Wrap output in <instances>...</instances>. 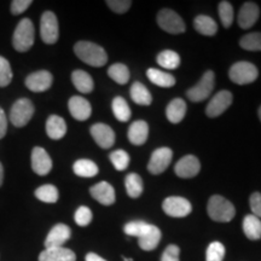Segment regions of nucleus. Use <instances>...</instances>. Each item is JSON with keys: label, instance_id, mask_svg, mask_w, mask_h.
Masks as SVG:
<instances>
[{"label": "nucleus", "instance_id": "393cba45", "mask_svg": "<svg viewBox=\"0 0 261 261\" xmlns=\"http://www.w3.org/2000/svg\"><path fill=\"white\" fill-rule=\"evenodd\" d=\"M71 81H73L75 89L79 91V92L91 93L93 91V79L86 71L74 70L73 74H71Z\"/></svg>", "mask_w": 261, "mask_h": 261}, {"label": "nucleus", "instance_id": "7ed1b4c3", "mask_svg": "<svg viewBox=\"0 0 261 261\" xmlns=\"http://www.w3.org/2000/svg\"><path fill=\"white\" fill-rule=\"evenodd\" d=\"M35 39L34 24L29 18H23L19 21L12 37V45L18 52H27L32 48Z\"/></svg>", "mask_w": 261, "mask_h": 261}, {"label": "nucleus", "instance_id": "a878e982", "mask_svg": "<svg viewBox=\"0 0 261 261\" xmlns=\"http://www.w3.org/2000/svg\"><path fill=\"white\" fill-rule=\"evenodd\" d=\"M194 28L205 37H213L218 32V24L210 16L200 15L194 19Z\"/></svg>", "mask_w": 261, "mask_h": 261}, {"label": "nucleus", "instance_id": "bb28decb", "mask_svg": "<svg viewBox=\"0 0 261 261\" xmlns=\"http://www.w3.org/2000/svg\"><path fill=\"white\" fill-rule=\"evenodd\" d=\"M243 232L250 241L261 238V220L255 215L248 214L243 219Z\"/></svg>", "mask_w": 261, "mask_h": 261}, {"label": "nucleus", "instance_id": "37998d69", "mask_svg": "<svg viewBox=\"0 0 261 261\" xmlns=\"http://www.w3.org/2000/svg\"><path fill=\"white\" fill-rule=\"evenodd\" d=\"M107 5L116 14H125L132 5V2L129 0H108Z\"/></svg>", "mask_w": 261, "mask_h": 261}, {"label": "nucleus", "instance_id": "aec40b11", "mask_svg": "<svg viewBox=\"0 0 261 261\" xmlns=\"http://www.w3.org/2000/svg\"><path fill=\"white\" fill-rule=\"evenodd\" d=\"M128 140L133 145H143L148 140L149 126L144 120H137L130 123L128 132H127Z\"/></svg>", "mask_w": 261, "mask_h": 261}, {"label": "nucleus", "instance_id": "c9c22d12", "mask_svg": "<svg viewBox=\"0 0 261 261\" xmlns=\"http://www.w3.org/2000/svg\"><path fill=\"white\" fill-rule=\"evenodd\" d=\"M240 46L247 51H261V33L254 32L246 34L240 40Z\"/></svg>", "mask_w": 261, "mask_h": 261}, {"label": "nucleus", "instance_id": "58836bf2", "mask_svg": "<svg viewBox=\"0 0 261 261\" xmlns=\"http://www.w3.org/2000/svg\"><path fill=\"white\" fill-rule=\"evenodd\" d=\"M219 17L221 21V24L224 25V28L231 27L233 22V8L232 5L228 2H220L219 3Z\"/></svg>", "mask_w": 261, "mask_h": 261}, {"label": "nucleus", "instance_id": "f8f14e48", "mask_svg": "<svg viewBox=\"0 0 261 261\" xmlns=\"http://www.w3.org/2000/svg\"><path fill=\"white\" fill-rule=\"evenodd\" d=\"M54 76L50 71L39 70L31 75H28L25 79V86L32 92H45L52 86Z\"/></svg>", "mask_w": 261, "mask_h": 261}, {"label": "nucleus", "instance_id": "ddd939ff", "mask_svg": "<svg viewBox=\"0 0 261 261\" xmlns=\"http://www.w3.org/2000/svg\"><path fill=\"white\" fill-rule=\"evenodd\" d=\"M200 169L201 163L198 161V159L194 155H187L177 162L174 172L179 178L189 179L196 177L200 173Z\"/></svg>", "mask_w": 261, "mask_h": 261}, {"label": "nucleus", "instance_id": "3c124183", "mask_svg": "<svg viewBox=\"0 0 261 261\" xmlns=\"http://www.w3.org/2000/svg\"><path fill=\"white\" fill-rule=\"evenodd\" d=\"M257 114H259V119H260V121H261V106L259 108V110H257Z\"/></svg>", "mask_w": 261, "mask_h": 261}, {"label": "nucleus", "instance_id": "603ef678", "mask_svg": "<svg viewBox=\"0 0 261 261\" xmlns=\"http://www.w3.org/2000/svg\"><path fill=\"white\" fill-rule=\"evenodd\" d=\"M123 261H133L132 259H127V257H123Z\"/></svg>", "mask_w": 261, "mask_h": 261}, {"label": "nucleus", "instance_id": "72a5a7b5", "mask_svg": "<svg viewBox=\"0 0 261 261\" xmlns=\"http://www.w3.org/2000/svg\"><path fill=\"white\" fill-rule=\"evenodd\" d=\"M35 197L41 202H45V203H56L60 194H58V189L55 185L46 184L39 187L35 190Z\"/></svg>", "mask_w": 261, "mask_h": 261}, {"label": "nucleus", "instance_id": "f03ea898", "mask_svg": "<svg viewBox=\"0 0 261 261\" xmlns=\"http://www.w3.org/2000/svg\"><path fill=\"white\" fill-rule=\"evenodd\" d=\"M207 212L211 219L218 223H228L233 219L236 214L234 205L220 195H214L210 198Z\"/></svg>", "mask_w": 261, "mask_h": 261}, {"label": "nucleus", "instance_id": "9d476101", "mask_svg": "<svg viewBox=\"0 0 261 261\" xmlns=\"http://www.w3.org/2000/svg\"><path fill=\"white\" fill-rule=\"evenodd\" d=\"M173 159V151L169 148H159L151 154L148 169L151 174H161L171 165Z\"/></svg>", "mask_w": 261, "mask_h": 261}, {"label": "nucleus", "instance_id": "4c0bfd02", "mask_svg": "<svg viewBox=\"0 0 261 261\" xmlns=\"http://www.w3.org/2000/svg\"><path fill=\"white\" fill-rule=\"evenodd\" d=\"M150 226V224L145 223V221L142 220H135V221H129L123 227V231H125L126 234L132 237H140L145 233V231L148 230Z\"/></svg>", "mask_w": 261, "mask_h": 261}, {"label": "nucleus", "instance_id": "a211bd4d", "mask_svg": "<svg viewBox=\"0 0 261 261\" xmlns=\"http://www.w3.org/2000/svg\"><path fill=\"white\" fill-rule=\"evenodd\" d=\"M68 108H69L71 116L77 121H86L92 114V107L89 100L80 96L71 97L68 102Z\"/></svg>", "mask_w": 261, "mask_h": 261}, {"label": "nucleus", "instance_id": "2eb2a0df", "mask_svg": "<svg viewBox=\"0 0 261 261\" xmlns=\"http://www.w3.org/2000/svg\"><path fill=\"white\" fill-rule=\"evenodd\" d=\"M260 16V9L253 2H247L242 5L238 12L237 22L242 29H249L256 23Z\"/></svg>", "mask_w": 261, "mask_h": 261}, {"label": "nucleus", "instance_id": "20e7f679", "mask_svg": "<svg viewBox=\"0 0 261 261\" xmlns=\"http://www.w3.org/2000/svg\"><path fill=\"white\" fill-rule=\"evenodd\" d=\"M228 76L232 83L237 85L252 84L259 76V70L250 62H237L228 70Z\"/></svg>", "mask_w": 261, "mask_h": 261}, {"label": "nucleus", "instance_id": "0eeeda50", "mask_svg": "<svg viewBox=\"0 0 261 261\" xmlns=\"http://www.w3.org/2000/svg\"><path fill=\"white\" fill-rule=\"evenodd\" d=\"M156 19L160 28L169 34H181L185 32V23L182 18L171 9H162Z\"/></svg>", "mask_w": 261, "mask_h": 261}, {"label": "nucleus", "instance_id": "cd10ccee", "mask_svg": "<svg viewBox=\"0 0 261 261\" xmlns=\"http://www.w3.org/2000/svg\"><path fill=\"white\" fill-rule=\"evenodd\" d=\"M146 76L154 85H158L160 87H172L175 85V77L172 74L166 73V71L150 68L146 71Z\"/></svg>", "mask_w": 261, "mask_h": 261}, {"label": "nucleus", "instance_id": "2f4dec72", "mask_svg": "<svg viewBox=\"0 0 261 261\" xmlns=\"http://www.w3.org/2000/svg\"><path fill=\"white\" fill-rule=\"evenodd\" d=\"M112 109H113L114 116H115L116 119L121 122H127L130 119V115H132L128 103L126 102L125 98H122L120 96L115 97L113 99Z\"/></svg>", "mask_w": 261, "mask_h": 261}, {"label": "nucleus", "instance_id": "39448f33", "mask_svg": "<svg viewBox=\"0 0 261 261\" xmlns=\"http://www.w3.org/2000/svg\"><path fill=\"white\" fill-rule=\"evenodd\" d=\"M215 85V75L212 70H207L194 87L187 91V96L191 102H202L211 96Z\"/></svg>", "mask_w": 261, "mask_h": 261}, {"label": "nucleus", "instance_id": "1a4fd4ad", "mask_svg": "<svg viewBox=\"0 0 261 261\" xmlns=\"http://www.w3.org/2000/svg\"><path fill=\"white\" fill-rule=\"evenodd\" d=\"M162 210L172 218H184L191 213L192 205L187 198L171 196L163 201Z\"/></svg>", "mask_w": 261, "mask_h": 261}, {"label": "nucleus", "instance_id": "c03bdc74", "mask_svg": "<svg viewBox=\"0 0 261 261\" xmlns=\"http://www.w3.org/2000/svg\"><path fill=\"white\" fill-rule=\"evenodd\" d=\"M179 253H180V249L178 246L169 244L162 254L161 261H179Z\"/></svg>", "mask_w": 261, "mask_h": 261}, {"label": "nucleus", "instance_id": "f704fd0d", "mask_svg": "<svg viewBox=\"0 0 261 261\" xmlns=\"http://www.w3.org/2000/svg\"><path fill=\"white\" fill-rule=\"evenodd\" d=\"M108 75H109L110 79H113L119 85H125L128 83L130 76L128 68L122 63H115L110 65L109 69H108Z\"/></svg>", "mask_w": 261, "mask_h": 261}, {"label": "nucleus", "instance_id": "9b49d317", "mask_svg": "<svg viewBox=\"0 0 261 261\" xmlns=\"http://www.w3.org/2000/svg\"><path fill=\"white\" fill-rule=\"evenodd\" d=\"M233 97L230 91L223 90L218 92L215 96L212 98L211 102L208 103L205 108V114L210 117H218L220 116L224 112H226L227 108L232 104Z\"/></svg>", "mask_w": 261, "mask_h": 261}, {"label": "nucleus", "instance_id": "e433bc0d", "mask_svg": "<svg viewBox=\"0 0 261 261\" xmlns=\"http://www.w3.org/2000/svg\"><path fill=\"white\" fill-rule=\"evenodd\" d=\"M109 159L116 171H125L129 165V155L122 149L113 151L112 154H110Z\"/></svg>", "mask_w": 261, "mask_h": 261}, {"label": "nucleus", "instance_id": "c756f323", "mask_svg": "<svg viewBox=\"0 0 261 261\" xmlns=\"http://www.w3.org/2000/svg\"><path fill=\"white\" fill-rule=\"evenodd\" d=\"M73 171L77 177L81 178H92L94 175L98 174L99 169H98V166L91 160H77L76 162L74 163Z\"/></svg>", "mask_w": 261, "mask_h": 261}, {"label": "nucleus", "instance_id": "6e6552de", "mask_svg": "<svg viewBox=\"0 0 261 261\" xmlns=\"http://www.w3.org/2000/svg\"><path fill=\"white\" fill-rule=\"evenodd\" d=\"M40 35L45 44H56L60 37V27H58L57 17L54 12L46 11L42 14L40 19Z\"/></svg>", "mask_w": 261, "mask_h": 261}, {"label": "nucleus", "instance_id": "412c9836", "mask_svg": "<svg viewBox=\"0 0 261 261\" xmlns=\"http://www.w3.org/2000/svg\"><path fill=\"white\" fill-rule=\"evenodd\" d=\"M76 255L68 248H48L39 255V261H75Z\"/></svg>", "mask_w": 261, "mask_h": 261}, {"label": "nucleus", "instance_id": "473e14b6", "mask_svg": "<svg viewBox=\"0 0 261 261\" xmlns=\"http://www.w3.org/2000/svg\"><path fill=\"white\" fill-rule=\"evenodd\" d=\"M158 63L161 65L162 68L168 70H174L180 65V57L175 51L172 50H165L160 52L158 58Z\"/></svg>", "mask_w": 261, "mask_h": 261}, {"label": "nucleus", "instance_id": "8fccbe9b", "mask_svg": "<svg viewBox=\"0 0 261 261\" xmlns=\"http://www.w3.org/2000/svg\"><path fill=\"white\" fill-rule=\"evenodd\" d=\"M3 180H4V168H3L2 162H0V187L3 185Z\"/></svg>", "mask_w": 261, "mask_h": 261}, {"label": "nucleus", "instance_id": "09e8293b", "mask_svg": "<svg viewBox=\"0 0 261 261\" xmlns=\"http://www.w3.org/2000/svg\"><path fill=\"white\" fill-rule=\"evenodd\" d=\"M86 261H107V260H104L103 257H100L99 255H97V254L89 253L86 255Z\"/></svg>", "mask_w": 261, "mask_h": 261}, {"label": "nucleus", "instance_id": "49530a36", "mask_svg": "<svg viewBox=\"0 0 261 261\" xmlns=\"http://www.w3.org/2000/svg\"><path fill=\"white\" fill-rule=\"evenodd\" d=\"M32 5V0H14L11 3L12 15H21L29 6Z\"/></svg>", "mask_w": 261, "mask_h": 261}, {"label": "nucleus", "instance_id": "6ab92c4d", "mask_svg": "<svg viewBox=\"0 0 261 261\" xmlns=\"http://www.w3.org/2000/svg\"><path fill=\"white\" fill-rule=\"evenodd\" d=\"M90 194L94 200L103 205H112L116 200L113 185L107 181H100L90 189Z\"/></svg>", "mask_w": 261, "mask_h": 261}, {"label": "nucleus", "instance_id": "7c9ffc66", "mask_svg": "<svg viewBox=\"0 0 261 261\" xmlns=\"http://www.w3.org/2000/svg\"><path fill=\"white\" fill-rule=\"evenodd\" d=\"M125 187L127 195L130 198H138L143 194V189H144L142 177L139 174H137V173H129L127 175L125 179Z\"/></svg>", "mask_w": 261, "mask_h": 261}, {"label": "nucleus", "instance_id": "5701e85b", "mask_svg": "<svg viewBox=\"0 0 261 261\" xmlns=\"http://www.w3.org/2000/svg\"><path fill=\"white\" fill-rule=\"evenodd\" d=\"M187 103L181 98H175L166 108V116L172 123H179L187 115Z\"/></svg>", "mask_w": 261, "mask_h": 261}, {"label": "nucleus", "instance_id": "a18cd8bd", "mask_svg": "<svg viewBox=\"0 0 261 261\" xmlns=\"http://www.w3.org/2000/svg\"><path fill=\"white\" fill-rule=\"evenodd\" d=\"M250 210L253 212V215L256 218H261V194L260 192H253L249 198Z\"/></svg>", "mask_w": 261, "mask_h": 261}, {"label": "nucleus", "instance_id": "4468645a", "mask_svg": "<svg viewBox=\"0 0 261 261\" xmlns=\"http://www.w3.org/2000/svg\"><path fill=\"white\" fill-rule=\"evenodd\" d=\"M91 136L100 148L110 149L115 143V132L106 123H94L91 127Z\"/></svg>", "mask_w": 261, "mask_h": 261}, {"label": "nucleus", "instance_id": "f257e3e1", "mask_svg": "<svg viewBox=\"0 0 261 261\" xmlns=\"http://www.w3.org/2000/svg\"><path fill=\"white\" fill-rule=\"evenodd\" d=\"M74 52L76 57L91 67H103L108 62L106 50L91 41H79L75 44Z\"/></svg>", "mask_w": 261, "mask_h": 261}, {"label": "nucleus", "instance_id": "f3484780", "mask_svg": "<svg viewBox=\"0 0 261 261\" xmlns=\"http://www.w3.org/2000/svg\"><path fill=\"white\" fill-rule=\"evenodd\" d=\"M32 168L39 175H46L52 169L51 158L40 146H35L32 151Z\"/></svg>", "mask_w": 261, "mask_h": 261}, {"label": "nucleus", "instance_id": "dca6fc26", "mask_svg": "<svg viewBox=\"0 0 261 261\" xmlns=\"http://www.w3.org/2000/svg\"><path fill=\"white\" fill-rule=\"evenodd\" d=\"M71 236L70 227L65 224H57L51 228L48 232L46 240H45V247L48 248H60L63 247V244L69 241Z\"/></svg>", "mask_w": 261, "mask_h": 261}, {"label": "nucleus", "instance_id": "de8ad7c7", "mask_svg": "<svg viewBox=\"0 0 261 261\" xmlns=\"http://www.w3.org/2000/svg\"><path fill=\"white\" fill-rule=\"evenodd\" d=\"M6 130H8V117L4 110L0 108V139L4 138Z\"/></svg>", "mask_w": 261, "mask_h": 261}, {"label": "nucleus", "instance_id": "b1692460", "mask_svg": "<svg viewBox=\"0 0 261 261\" xmlns=\"http://www.w3.org/2000/svg\"><path fill=\"white\" fill-rule=\"evenodd\" d=\"M46 133L51 139H62L67 133V125L63 117L58 115L48 116L46 121Z\"/></svg>", "mask_w": 261, "mask_h": 261}, {"label": "nucleus", "instance_id": "ea45409f", "mask_svg": "<svg viewBox=\"0 0 261 261\" xmlns=\"http://www.w3.org/2000/svg\"><path fill=\"white\" fill-rule=\"evenodd\" d=\"M225 253V247L220 242H212L207 248V254H205V260L207 261H223Z\"/></svg>", "mask_w": 261, "mask_h": 261}, {"label": "nucleus", "instance_id": "c85d7f7f", "mask_svg": "<svg viewBox=\"0 0 261 261\" xmlns=\"http://www.w3.org/2000/svg\"><path fill=\"white\" fill-rule=\"evenodd\" d=\"M130 98L136 104L139 106H150L152 102V97L150 91L142 83H135L130 86Z\"/></svg>", "mask_w": 261, "mask_h": 261}, {"label": "nucleus", "instance_id": "79ce46f5", "mask_svg": "<svg viewBox=\"0 0 261 261\" xmlns=\"http://www.w3.org/2000/svg\"><path fill=\"white\" fill-rule=\"evenodd\" d=\"M74 220L79 226L85 227L87 225H90L91 221H92V212L89 207H85V205H81V207L77 208V211L75 212Z\"/></svg>", "mask_w": 261, "mask_h": 261}, {"label": "nucleus", "instance_id": "a19ab883", "mask_svg": "<svg viewBox=\"0 0 261 261\" xmlns=\"http://www.w3.org/2000/svg\"><path fill=\"white\" fill-rule=\"evenodd\" d=\"M12 81V69L9 61L0 56V87H6Z\"/></svg>", "mask_w": 261, "mask_h": 261}, {"label": "nucleus", "instance_id": "423d86ee", "mask_svg": "<svg viewBox=\"0 0 261 261\" xmlns=\"http://www.w3.org/2000/svg\"><path fill=\"white\" fill-rule=\"evenodd\" d=\"M34 106L28 98L16 100L10 112V121L15 127H23L31 121L34 115Z\"/></svg>", "mask_w": 261, "mask_h": 261}, {"label": "nucleus", "instance_id": "4be33fe9", "mask_svg": "<svg viewBox=\"0 0 261 261\" xmlns=\"http://www.w3.org/2000/svg\"><path fill=\"white\" fill-rule=\"evenodd\" d=\"M161 231L158 226L150 224L148 230L145 231V233L143 236L138 238L139 247L142 248L143 250H146V252H150V250H154L156 247L159 246L160 241H161Z\"/></svg>", "mask_w": 261, "mask_h": 261}]
</instances>
